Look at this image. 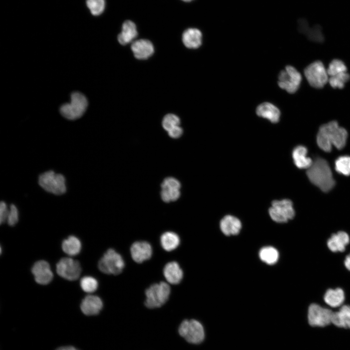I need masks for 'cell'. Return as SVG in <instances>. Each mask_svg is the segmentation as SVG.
I'll list each match as a JSON object with an SVG mask.
<instances>
[{
  "label": "cell",
  "instance_id": "cell-1",
  "mask_svg": "<svg viewBox=\"0 0 350 350\" xmlns=\"http://www.w3.org/2000/svg\"><path fill=\"white\" fill-rule=\"evenodd\" d=\"M347 137L346 130L340 127L337 122L332 121L320 127L316 142L322 150L330 152L332 145L338 149H342L346 145Z\"/></svg>",
  "mask_w": 350,
  "mask_h": 350
},
{
  "label": "cell",
  "instance_id": "cell-2",
  "mask_svg": "<svg viewBox=\"0 0 350 350\" xmlns=\"http://www.w3.org/2000/svg\"><path fill=\"white\" fill-rule=\"evenodd\" d=\"M307 175L313 184L325 192L331 190L335 184L329 165L323 158H318L313 161L307 169Z\"/></svg>",
  "mask_w": 350,
  "mask_h": 350
},
{
  "label": "cell",
  "instance_id": "cell-3",
  "mask_svg": "<svg viewBox=\"0 0 350 350\" xmlns=\"http://www.w3.org/2000/svg\"><path fill=\"white\" fill-rule=\"evenodd\" d=\"M88 105L86 97L79 92L71 95L70 102L61 105L60 112L65 118L74 120L81 117L86 112Z\"/></svg>",
  "mask_w": 350,
  "mask_h": 350
},
{
  "label": "cell",
  "instance_id": "cell-4",
  "mask_svg": "<svg viewBox=\"0 0 350 350\" xmlns=\"http://www.w3.org/2000/svg\"><path fill=\"white\" fill-rule=\"evenodd\" d=\"M171 288L167 283L161 281L154 283L145 291V306L149 308H158L162 306L169 298Z\"/></svg>",
  "mask_w": 350,
  "mask_h": 350
},
{
  "label": "cell",
  "instance_id": "cell-5",
  "mask_svg": "<svg viewBox=\"0 0 350 350\" xmlns=\"http://www.w3.org/2000/svg\"><path fill=\"white\" fill-rule=\"evenodd\" d=\"M38 183L44 190L54 194L61 195L66 192L65 177L52 171H49L40 175L38 178Z\"/></svg>",
  "mask_w": 350,
  "mask_h": 350
},
{
  "label": "cell",
  "instance_id": "cell-6",
  "mask_svg": "<svg viewBox=\"0 0 350 350\" xmlns=\"http://www.w3.org/2000/svg\"><path fill=\"white\" fill-rule=\"evenodd\" d=\"M124 262L122 256L114 249H108L98 262V268L104 273L118 275L122 271Z\"/></svg>",
  "mask_w": 350,
  "mask_h": 350
},
{
  "label": "cell",
  "instance_id": "cell-7",
  "mask_svg": "<svg viewBox=\"0 0 350 350\" xmlns=\"http://www.w3.org/2000/svg\"><path fill=\"white\" fill-rule=\"evenodd\" d=\"M302 76L293 66H286L278 75L279 87L290 94L295 93L299 88Z\"/></svg>",
  "mask_w": 350,
  "mask_h": 350
},
{
  "label": "cell",
  "instance_id": "cell-8",
  "mask_svg": "<svg viewBox=\"0 0 350 350\" xmlns=\"http://www.w3.org/2000/svg\"><path fill=\"white\" fill-rule=\"evenodd\" d=\"M179 334L189 343L198 344L205 338L204 328L200 322L195 319L184 320L180 324Z\"/></svg>",
  "mask_w": 350,
  "mask_h": 350
},
{
  "label": "cell",
  "instance_id": "cell-9",
  "mask_svg": "<svg viewBox=\"0 0 350 350\" xmlns=\"http://www.w3.org/2000/svg\"><path fill=\"white\" fill-rule=\"evenodd\" d=\"M304 73L310 86L316 88H323L329 80L327 70L323 63L319 60L309 65L305 69Z\"/></svg>",
  "mask_w": 350,
  "mask_h": 350
},
{
  "label": "cell",
  "instance_id": "cell-10",
  "mask_svg": "<svg viewBox=\"0 0 350 350\" xmlns=\"http://www.w3.org/2000/svg\"><path fill=\"white\" fill-rule=\"evenodd\" d=\"M268 212L271 218L279 223L288 222L295 214L292 202L287 199L273 201Z\"/></svg>",
  "mask_w": 350,
  "mask_h": 350
},
{
  "label": "cell",
  "instance_id": "cell-11",
  "mask_svg": "<svg viewBox=\"0 0 350 350\" xmlns=\"http://www.w3.org/2000/svg\"><path fill=\"white\" fill-rule=\"evenodd\" d=\"M333 312L317 304H311L309 307L308 322L312 326L324 327L332 323Z\"/></svg>",
  "mask_w": 350,
  "mask_h": 350
},
{
  "label": "cell",
  "instance_id": "cell-12",
  "mask_svg": "<svg viewBox=\"0 0 350 350\" xmlns=\"http://www.w3.org/2000/svg\"><path fill=\"white\" fill-rule=\"evenodd\" d=\"M57 273L69 280H76L80 276L81 267L79 262L70 258H62L56 264Z\"/></svg>",
  "mask_w": 350,
  "mask_h": 350
},
{
  "label": "cell",
  "instance_id": "cell-13",
  "mask_svg": "<svg viewBox=\"0 0 350 350\" xmlns=\"http://www.w3.org/2000/svg\"><path fill=\"white\" fill-rule=\"evenodd\" d=\"M298 27L299 32L306 35L307 38L316 43H322L324 40L323 28L319 24L310 25L308 19L301 18L298 20Z\"/></svg>",
  "mask_w": 350,
  "mask_h": 350
},
{
  "label": "cell",
  "instance_id": "cell-14",
  "mask_svg": "<svg viewBox=\"0 0 350 350\" xmlns=\"http://www.w3.org/2000/svg\"><path fill=\"white\" fill-rule=\"evenodd\" d=\"M32 272L35 281L40 284H48L53 278V273L49 263L44 260L35 262L32 268Z\"/></svg>",
  "mask_w": 350,
  "mask_h": 350
},
{
  "label": "cell",
  "instance_id": "cell-15",
  "mask_svg": "<svg viewBox=\"0 0 350 350\" xmlns=\"http://www.w3.org/2000/svg\"><path fill=\"white\" fill-rule=\"evenodd\" d=\"M135 57L139 60H146L154 53L152 43L146 39H140L133 41L131 46Z\"/></svg>",
  "mask_w": 350,
  "mask_h": 350
},
{
  "label": "cell",
  "instance_id": "cell-16",
  "mask_svg": "<svg viewBox=\"0 0 350 350\" xmlns=\"http://www.w3.org/2000/svg\"><path fill=\"white\" fill-rule=\"evenodd\" d=\"M130 253L132 258L135 262L141 263L151 257L152 248L147 242L137 241L132 245Z\"/></svg>",
  "mask_w": 350,
  "mask_h": 350
},
{
  "label": "cell",
  "instance_id": "cell-17",
  "mask_svg": "<svg viewBox=\"0 0 350 350\" xmlns=\"http://www.w3.org/2000/svg\"><path fill=\"white\" fill-rule=\"evenodd\" d=\"M257 115L267 119L271 122L276 123L280 121V111L274 104L265 102L258 105L256 109Z\"/></svg>",
  "mask_w": 350,
  "mask_h": 350
},
{
  "label": "cell",
  "instance_id": "cell-18",
  "mask_svg": "<svg viewBox=\"0 0 350 350\" xmlns=\"http://www.w3.org/2000/svg\"><path fill=\"white\" fill-rule=\"evenodd\" d=\"M103 306L102 300L99 297L88 295L82 300L80 309L86 315H94L100 313Z\"/></svg>",
  "mask_w": 350,
  "mask_h": 350
},
{
  "label": "cell",
  "instance_id": "cell-19",
  "mask_svg": "<svg viewBox=\"0 0 350 350\" xmlns=\"http://www.w3.org/2000/svg\"><path fill=\"white\" fill-rule=\"evenodd\" d=\"M182 40L184 46L187 48L197 49L202 44V32L197 28H188L182 34Z\"/></svg>",
  "mask_w": 350,
  "mask_h": 350
},
{
  "label": "cell",
  "instance_id": "cell-20",
  "mask_svg": "<svg viewBox=\"0 0 350 350\" xmlns=\"http://www.w3.org/2000/svg\"><path fill=\"white\" fill-rule=\"evenodd\" d=\"M137 35L135 23L130 20H126L122 24L121 32L118 35V41L121 45L124 46L132 42Z\"/></svg>",
  "mask_w": 350,
  "mask_h": 350
},
{
  "label": "cell",
  "instance_id": "cell-21",
  "mask_svg": "<svg viewBox=\"0 0 350 350\" xmlns=\"http://www.w3.org/2000/svg\"><path fill=\"white\" fill-rule=\"evenodd\" d=\"M220 228L225 235H235L240 232L242 228V224L240 220L236 217L227 215L220 221Z\"/></svg>",
  "mask_w": 350,
  "mask_h": 350
},
{
  "label": "cell",
  "instance_id": "cell-22",
  "mask_svg": "<svg viewBox=\"0 0 350 350\" xmlns=\"http://www.w3.org/2000/svg\"><path fill=\"white\" fill-rule=\"evenodd\" d=\"M350 241L349 235L346 232L341 231L332 235L327 241V245L332 252H343Z\"/></svg>",
  "mask_w": 350,
  "mask_h": 350
},
{
  "label": "cell",
  "instance_id": "cell-23",
  "mask_svg": "<svg viewBox=\"0 0 350 350\" xmlns=\"http://www.w3.org/2000/svg\"><path fill=\"white\" fill-rule=\"evenodd\" d=\"M163 275L166 280L172 284H177L182 280L183 272L179 264L175 261L167 263L163 268Z\"/></svg>",
  "mask_w": 350,
  "mask_h": 350
},
{
  "label": "cell",
  "instance_id": "cell-24",
  "mask_svg": "<svg viewBox=\"0 0 350 350\" xmlns=\"http://www.w3.org/2000/svg\"><path fill=\"white\" fill-rule=\"evenodd\" d=\"M332 323L338 327L350 329V306L344 305L338 312H333Z\"/></svg>",
  "mask_w": 350,
  "mask_h": 350
},
{
  "label": "cell",
  "instance_id": "cell-25",
  "mask_svg": "<svg viewBox=\"0 0 350 350\" xmlns=\"http://www.w3.org/2000/svg\"><path fill=\"white\" fill-rule=\"evenodd\" d=\"M307 150L303 146H298L293 151L292 158L296 166L299 169H308L312 164V159L307 157Z\"/></svg>",
  "mask_w": 350,
  "mask_h": 350
},
{
  "label": "cell",
  "instance_id": "cell-26",
  "mask_svg": "<svg viewBox=\"0 0 350 350\" xmlns=\"http://www.w3.org/2000/svg\"><path fill=\"white\" fill-rule=\"evenodd\" d=\"M324 300L331 307L334 308L339 307L343 304L345 300L344 292L340 288L335 289H329L324 295Z\"/></svg>",
  "mask_w": 350,
  "mask_h": 350
},
{
  "label": "cell",
  "instance_id": "cell-27",
  "mask_svg": "<svg viewBox=\"0 0 350 350\" xmlns=\"http://www.w3.org/2000/svg\"><path fill=\"white\" fill-rule=\"evenodd\" d=\"M160 242L162 247L165 250L171 251L178 246L180 244V238L176 233L167 231L161 235Z\"/></svg>",
  "mask_w": 350,
  "mask_h": 350
},
{
  "label": "cell",
  "instance_id": "cell-28",
  "mask_svg": "<svg viewBox=\"0 0 350 350\" xmlns=\"http://www.w3.org/2000/svg\"><path fill=\"white\" fill-rule=\"evenodd\" d=\"M62 248L67 254L75 256L80 253L82 245L78 238L74 236H70L63 241Z\"/></svg>",
  "mask_w": 350,
  "mask_h": 350
},
{
  "label": "cell",
  "instance_id": "cell-29",
  "mask_svg": "<svg viewBox=\"0 0 350 350\" xmlns=\"http://www.w3.org/2000/svg\"><path fill=\"white\" fill-rule=\"evenodd\" d=\"M260 259L267 264H275L278 261V251L272 246H265L261 248L259 253Z\"/></svg>",
  "mask_w": 350,
  "mask_h": 350
},
{
  "label": "cell",
  "instance_id": "cell-30",
  "mask_svg": "<svg viewBox=\"0 0 350 350\" xmlns=\"http://www.w3.org/2000/svg\"><path fill=\"white\" fill-rule=\"evenodd\" d=\"M350 79V74L347 72L341 73L329 77L328 82L334 88H342Z\"/></svg>",
  "mask_w": 350,
  "mask_h": 350
},
{
  "label": "cell",
  "instance_id": "cell-31",
  "mask_svg": "<svg viewBox=\"0 0 350 350\" xmlns=\"http://www.w3.org/2000/svg\"><path fill=\"white\" fill-rule=\"evenodd\" d=\"M86 5L90 13L94 16L101 15L105 11V0H86Z\"/></svg>",
  "mask_w": 350,
  "mask_h": 350
},
{
  "label": "cell",
  "instance_id": "cell-32",
  "mask_svg": "<svg viewBox=\"0 0 350 350\" xmlns=\"http://www.w3.org/2000/svg\"><path fill=\"white\" fill-rule=\"evenodd\" d=\"M336 171L343 175H350V157L341 156L338 158L335 162Z\"/></svg>",
  "mask_w": 350,
  "mask_h": 350
},
{
  "label": "cell",
  "instance_id": "cell-33",
  "mask_svg": "<svg viewBox=\"0 0 350 350\" xmlns=\"http://www.w3.org/2000/svg\"><path fill=\"white\" fill-rule=\"evenodd\" d=\"M347 70L345 63L342 60L337 59L332 60L327 69L328 74L330 77L347 72Z\"/></svg>",
  "mask_w": 350,
  "mask_h": 350
},
{
  "label": "cell",
  "instance_id": "cell-34",
  "mask_svg": "<svg viewBox=\"0 0 350 350\" xmlns=\"http://www.w3.org/2000/svg\"><path fill=\"white\" fill-rule=\"evenodd\" d=\"M80 286L82 289L87 293H92L95 291L98 286L97 280L91 276H86L80 280Z\"/></svg>",
  "mask_w": 350,
  "mask_h": 350
},
{
  "label": "cell",
  "instance_id": "cell-35",
  "mask_svg": "<svg viewBox=\"0 0 350 350\" xmlns=\"http://www.w3.org/2000/svg\"><path fill=\"white\" fill-rule=\"evenodd\" d=\"M180 121L179 117L174 114H166L163 118L162 125L167 131H169L175 126H179Z\"/></svg>",
  "mask_w": 350,
  "mask_h": 350
},
{
  "label": "cell",
  "instance_id": "cell-36",
  "mask_svg": "<svg viewBox=\"0 0 350 350\" xmlns=\"http://www.w3.org/2000/svg\"><path fill=\"white\" fill-rule=\"evenodd\" d=\"M18 221V211L16 206L11 204L9 209V212L7 219V223L9 226L15 225Z\"/></svg>",
  "mask_w": 350,
  "mask_h": 350
},
{
  "label": "cell",
  "instance_id": "cell-37",
  "mask_svg": "<svg viewBox=\"0 0 350 350\" xmlns=\"http://www.w3.org/2000/svg\"><path fill=\"white\" fill-rule=\"evenodd\" d=\"M180 184L176 179L168 177L164 179L161 184V188L165 189H179Z\"/></svg>",
  "mask_w": 350,
  "mask_h": 350
},
{
  "label": "cell",
  "instance_id": "cell-38",
  "mask_svg": "<svg viewBox=\"0 0 350 350\" xmlns=\"http://www.w3.org/2000/svg\"><path fill=\"white\" fill-rule=\"evenodd\" d=\"M9 212V209L7 207L6 204L1 201L0 204V224L4 223L7 221V216Z\"/></svg>",
  "mask_w": 350,
  "mask_h": 350
},
{
  "label": "cell",
  "instance_id": "cell-39",
  "mask_svg": "<svg viewBox=\"0 0 350 350\" xmlns=\"http://www.w3.org/2000/svg\"><path fill=\"white\" fill-rule=\"evenodd\" d=\"M169 135L173 138H178L183 133V130L179 126H176L171 129L168 132Z\"/></svg>",
  "mask_w": 350,
  "mask_h": 350
},
{
  "label": "cell",
  "instance_id": "cell-40",
  "mask_svg": "<svg viewBox=\"0 0 350 350\" xmlns=\"http://www.w3.org/2000/svg\"><path fill=\"white\" fill-rule=\"evenodd\" d=\"M166 191L169 193L171 201H175L177 199L180 195V192L179 189H162Z\"/></svg>",
  "mask_w": 350,
  "mask_h": 350
},
{
  "label": "cell",
  "instance_id": "cell-41",
  "mask_svg": "<svg viewBox=\"0 0 350 350\" xmlns=\"http://www.w3.org/2000/svg\"><path fill=\"white\" fill-rule=\"evenodd\" d=\"M344 264L346 268L350 271V253L346 256L344 261Z\"/></svg>",
  "mask_w": 350,
  "mask_h": 350
},
{
  "label": "cell",
  "instance_id": "cell-42",
  "mask_svg": "<svg viewBox=\"0 0 350 350\" xmlns=\"http://www.w3.org/2000/svg\"><path fill=\"white\" fill-rule=\"evenodd\" d=\"M56 350H78L72 346H62L57 348Z\"/></svg>",
  "mask_w": 350,
  "mask_h": 350
},
{
  "label": "cell",
  "instance_id": "cell-43",
  "mask_svg": "<svg viewBox=\"0 0 350 350\" xmlns=\"http://www.w3.org/2000/svg\"><path fill=\"white\" fill-rule=\"evenodd\" d=\"M182 0V1H184V2H190V1H192V0Z\"/></svg>",
  "mask_w": 350,
  "mask_h": 350
}]
</instances>
